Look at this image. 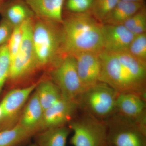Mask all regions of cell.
<instances>
[{"label": "cell", "instance_id": "obj_1", "mask_svg": "<svg viewBox=\"0 0 146 146\" xmlns=\"http://www.w3.org/2000/svg\"><path fill=\"white\" fill-rule=\"evenodd\" d=\"M61 25L65 55L84 52L99 54L103 51V24L91 13H70L63 18Z\"/></svg>", "mask_w": 146, "mask_h": 146}, {"label": "cell", "instance_id": "obj_2", "mask_svg": "<svg viewBox=\"0 0 146 146\" xmlns=\"http://www.w3.org/2000/svg\"><path fill=\"white\" fill-rule=\"evenodd\" d=\"M36 18L33 21L32 41L38 68H53L65 56L61 23Z\"/></svg>", "mask_w": 146, "mask_h": 146}, {"label": "cell", "instance_id": "obj_3", "mask_svg": "<svg viewBox=\"0 0 146 146\" xmlns=\"http://www.w3.org/2000/svg\"><path fill=\"white\" fill-rule=\"evenodd\" d=\"M102 70L99 81L118 93L132 92L146 97V83L137 79L115 54L103 51L99 54Z\"/></svg>", "mask_w": 146, "mask_h": 146}, {"label": "cell", "instance_id": "obj_4", "mask_svg": "<svg viewBox=\"0 0 146 146\" xmlns=\"http://www.w3.org/2000/svg\"><path fill=\"white\" fill-rule=\"evenodd\" d=\"M118 94L111 86L99 81L85 89L76 101L82 112L105 121L116 112Z\"/></svg>", "mask_w": 146, "mask_h": 146}, {"label": "cell", "instance_id": "obj_5", "mask_svg": "<svg viewBox=\"0 0 146 146\" xmlns=\"http://www.w3.org/2000/svg\"><path fill=\"white\" fill-rule=\"evenodd\" d=\"M106 144L110 146H146V123L115 113L105 121Z\"/></svg>", "mask_w": 146, "mask_h": 146}, {"label": "cell", "instance_id": "obj_6", "mask_svg": "<svg viewBox=\"0 0 146 146\" xmlns=\"http://www.w3.org/2000/svg\"><path fill=\"white\" fill-rule=\"evenodd\" d=\"M68 127L73 131L70 143L73 146H104L106 144L107 126L104 121L82 112L72 120Z\"/></svg>", "mask_w": 146, "mask_h": 146}, {"label": "cell", "instance_id": "obj_7", "mask_svg": "<svg viewBox=\"0 0 146 146\" xmlns=\"http://www.w3.org/2000/svg\"><path fill=\"white\" fill-rule=\"evenodd\" d=\"M33 21L31 17L21 24L23 39L17 54L11 62L8 78L11 81L23 79L38 68L32 41Z\"/></svg>", "mask_w": 146, "mask_h": 146}, {"label": "cell", "instance_id": "obj_8", "mask_svg": "<svg viewBox=\"0 0 146 146\" xmlns=\"http://www.w3.org/2000/svg\"><path fill=\"white\" fill-rule=\"evenodd\" d=\"M51 76L65 99L76 101L84 90L78 73L75 58L72 55L63 56L53 68Z\"/></svg>", "mask_w": 146, "mask_h": 146}, {"label": "cell", "instance_id": "obj_9", "mask_svg": "<svg viewBox=\"0 0 146 146\" xmlns=\"http://www.w3.org/2000/svg\"><path fill=\"white\" fill-rule=\"evenodd\" d=\"M78 109L76 101L61 98L44 111L40 131L66 125L72 120Z\"/></svg>", "mask_w": 146, "mask_h": 146}, {"label": "cell", "instance_id": "obj_10", "mask_svg": "<svg viewBox=\"0 0 146 146\" xmlns=\"http://www.w3.org/2000/svg\"><path fill=\"white\" fill-rule=\"evenodd\" d=\"M116 112L123 117L146 123V97L132 92L119 93L116 102Z\"/></svg>", "mask_w": 146, "mask_h": 146}, {"label": "cell", "instance_id": "obj_11", "mask_svg": "<svg viewBox=\"0 0 146 146\" xmlns=\"http://www.w3.org/2000/svg\"><path fill=\"white\" fill-rule=\"evenodd\" d=\"M74 56L79 77L84 90L99 82L102 70L99 54L80 53Z\"/></svg>", "mask_w": 146, "mask_h": 146}, {"label": "cell", "instance_id": "obj_12", "mask_svg": "<svg viewBox=\"0 0 146 146\" xmlns=\"http://www.w3.org/2000/svg\"><path fill=\"white\" fill-rule=\"evenodd\" d=\"M104 50L107 52L127 51L135 35L123 25H104Z\"/></svg>", "mask_w": 146, "mask_h": 146}, {"label": "cell", "instance_id": "obj_13", "mask_svg": "<svg viewBox=\"0 0 146 146\" xmlns=\"http://www.w3.org/2000/svg\"><path fill=\"white\" fill-rule=\"evenodd\" d=\"M37 84L12 89L6 94L0 102V122L10 119L19 112Z\"/></svg>", "mask_w": 146, "mask_h": 146}, {"label": "cell", "instance_id": "obj_14", "mask_svg": "<svg viewBox=\"0 0 146 146\" xmlns=\"http://www.w3.org/2000/svg\"><path fill=\"white\" fill-rule=\"evenodd\" d=\"M36 18L62 23L64 0H25Z\"/></svg>", "mask_w": 146, "mask_h": 146}, {"label": "cell", "instance_id": "obj_15", "mask_svg": "<svg viewBox=\"0 0 146 146\" xmlns=\"http://www.w3.org/2000/svg\"><path fill=\"white\" fill-rule=\"evenodd\" d=\"M35 91L24 108L18 123L34 135L40 131L44 112Z\"/></svg>", "mask_w": 146, "mask_h": 146}, {"label": "cell", "instance_id": "obj_16", "mask_svg": "<svg viewBox=\"0 0 146 146\" xmlns=\"http://www.w3.org/2000/svg\"><path fill=\"white\" fill-rule=\"evenodd\" d=\"M143 6V3L119 0L102 22L104 25H123L126 21Z\"/></svg>", "mask_w": 146, "mask_h": 146}, {"label": "cell", "instance_id": "obj_17", "mask_svg": "<svg viewBox=\"0 0 146 146\" xmlns=\"http://www.w3.org/2000/svg\"><path fill=\"white\" fill-rule=\"evenodd\" d=\"M71 131L66 125L45 129L35 134V144L37 146H67Z\"/></svg>", "mask_w": 146, "mask_h": 146}, {"label": "cell", "instance_id": "obj_18", "mask_svg": "<svg viewBox=\"0 0 146 146\" xmlns=\"http://www.w3.org/2000/svg\"><path fill=\"white\" fill-rule=\"evenodd\" d=\"M35 91L44 111L62 98L60 89L52 80L37 83Z\"/></svg>", "mask_w": 146, "mask_h": 146}, {"label": "cell", "instance_id": "obj_19", "mask_svg": "<svg viewBox=\"0 0 146 146\" xmlns=\"http://www.w3.org/2000/svg\"><path fill=\"white\" fill-rule=\"evenodd\" d=\"M0 13L14 27L21 25L31 18L33 13L27 5L21 3L9 5L5 3L0 9Z\"/></svg>", "mask_w": 146, "mask_h": 146}, {"label": "cell", "instance_id": "obj_20", "mask_svg": "<svg viewBox=\"0 0 146 146\" xmlns=\"http://www.w3.org/2000/svg\"><path fill=\"white\" fill-rule=\"evenodd\" d=\"M34 135L19 124L0 130V146H16Z\"/></svg>", "mask_w": 146, "mask_h": 146}, {"label": "cell", "instance_id": "obj_21", "mask_svg": "<svg viewBox=\"0 0 146 146\" xmlns=\"http://www.w3.org/2000/svg\"><path fill=\"white\" fill-rule=\"evenodd\" d=\"M119 0H94L91 14L96 20L102 22Z\"/></svg>", "mask_w": 146, "mask_h": 146}, {"label": "cell", "instance_id": "obj_22", "mask_svg": "<svg viewBox=\"0 0 146 146\" xmlns=\"http://www.w3.org/2000/svg\"><path fill=\"white\" fill-rule=\"evenodd\" d=\"M123 25L135 35L146 33V11L144 6L128 19Z\"/></svg>", "mask_w": 146, "mask_h": 146}, {"label": "cell", "instance_id": "obj_23", "mask_svg": "<svg viewBox=\"0 0 146 146\" xmlns=\"http://www.w3.org/2000/svg\"><path fill=\"white\" fill-rule=\"evenodd\" d=\"M128 51L135 58L146 64V33L135 35Z\"/></svg>", "mask_w": 146, "mask_h": 146}, {"label": "cell", "instance_id": "obj_24", "mask_svg": "<svg viewBox=\"0 0 146 146\" xmlns=\"http://www.w3.org/2000/svg\"><path fill=\"white\" fill-rule=\"evenodd\" d=\"M10 66V56L7 44L0 47V94L8 80Z\"/></svg>", "mask_w": 146, "mask_h": 146}, {"label": "cell", "instance_id": "obj_25", "mask_svg": "<svg viewBox=\"0 0 146 146\" xmlns=\"http://www.w3.org/2000/svg\"><path fill=\"white\" fill-rule=\"evenodd\" d=\"M22 39L23 30L21 25L14 27L10 39L7 43L11 62L15 57L20 49Z\"/></svg>", "mask_w": 146, "mask_h": 146}, {"label": "cell", "instance_id": "obj_26", "mask_svg": "<svg viewBox=\"0 0 146 146\" xmlns=\"http://www.w3.org/2000/svg\"><path fill=\"white\" fill-rule=\"evenodd\" d=\"M93 1L94 0H68L66 6L72 13H84L90 9Z\"/></svg>", "mask_w": 146, "mask_h": 146}, {"label": "cell", "instance_id": "obj_27", "mask_svg": "<svg viewBox=\"0 0 146 146\" xmlns=\"http://www.w3.org/2000/svg\"><path fill=\"white\" fill-rule=\"evenodd\" d=\"M14 27L6 18L0 21V47L7 44Z\"/></svg>", "mask_w": 146, "mask_h": 146}, {"label": "cell", "instance_id": "obj_28", "mask_svg": "<svg viewBox=\"0 0 146 146\" xmlns=\"http://www.w3.org/2000/svg\"><path fill=\"white\" fill-rule=\"evenodd\" d=\"M121 1H125L133 2L143 3V0H121Z\"/></svg>", "mask_w": 146, "mask_h": 146}, {"label": "cell", "instance_id": "obj_29", "mask_svg": "<svg viewBox=\"0 0 146 146\" xmlns=\"http://www.w3.org/2000/svg\"><path fill=\"white\" fill-rule=\"evenodd\" d=\"M7 0H0V9L2 7L3 5L7 3Z\"/></svg>", "mask_w": 146, "mask_h": 146}, {"label": "cell", "instance_id": "obj_30", "mask_svg": "<svg viewBox=\"0 0 146 146\" xmlns=\"http://www.w3.org/2000/svg\"><path fill=\"white\" fill-rule=\"evenodd\" d=\"M27 146H37V145H36V144L34 143V144H31V145H28Z\"/></svg>", "mask_w": 146, "mask_h": 146}, {"label": "cell", "instance_id": "obj_31", "mask_svg": "<svg viewBox=\"0 0 146 146\" xmlns=\"http://www.w3.org/2000/svg\"><path fill=\"white\" fill-rule=\"evenodd\" d=\"M104 146H110L109 145H107V144H106Z\"/></svg>", "mask_w": 146, "mask_h": 146}]
</instances>
